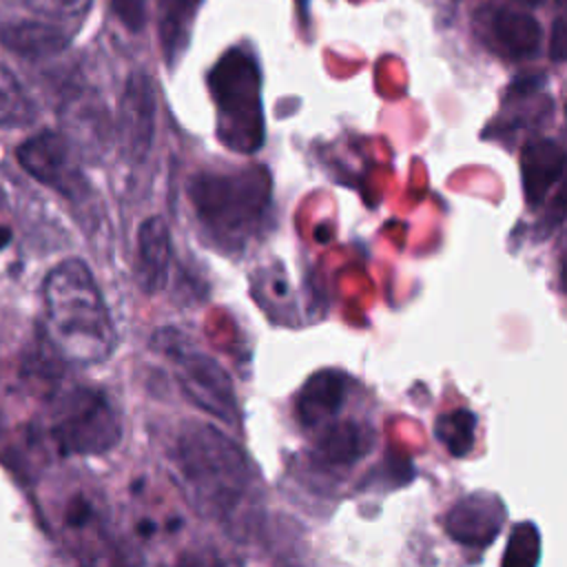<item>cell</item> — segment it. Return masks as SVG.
Listing matches in <instances>:
<instances>
[{
    "mask_svg": "<svg viewBox=\"0 0 567 567\" xmlns=\"http://www.w3.org/2000/svg\"><path fill=\"white\" fill-rule=\"evenodd\" d=\"M42 295L47 334L64 361L91 365L109 359L115 330L97 281L82 259L71 257L53 266L44 277Z\"/></svg>",
    "mask_w": 567,
    "mask_h": 567,
    "instance_id": "obj_1",
    "label": "cell"
},
{
    "mask_svg": "<svg viewBox=\"0 0 567 567\" xmlns=\"http://www.w3.org/2000/svg\"><path fill=\"white\" fill-rule=\"evenodd\" d=\"M175 467L195 507L210 518L228 520L250 492V465L241 447L221 430L186 421L175 439Z\"/></svg>",
    "mask_w": 567,
    "mask_h": 567,
    "instance_id": "obj_2",
    "label": "cell"
},
{
    "mask_svg": "<svg viewBox=\"0 0 567 567\" xmlns=\"http://www.w3.org/2000/svg\"><path fill=\"white\" fill-rule=\"evenodd\" d=\"M186 193L208 241L219 250H239L268 213L270 177L264 166L202 171L188 179Z\"/></svg>",
    "mask_w": 567,
    "mask_h": 567,
    "instance_id": "obj_3",
    "label": "cell"
},
{
    "mask_svg": "<svg viewBox=\"0 0 567 567\" xmlns=\"http://www.w3.org/2000/svg\"><path fill=\"white\" fill-rule=\"evenodd\" d=\"M217 109L219 142L241 155L264 146L266 120L261 106V75L255 58L244 49H228L208 73Z\"/></svg>",
    "mask_w": 567,
    "mask_h": 567,
    "instance_id": "obj_4",
    "label": "cell"
},
{
    "mask_svg": "<svg viewBox=\"0 0 567 567\" xmlns=\"http://www.w3.org/2000/svg\"><path fill=\"white\" fill-rule=\"evenodd\" d=\"M49 434L62 456H97L120 443L122 421L102 390L73 388L55 401Z\"/></svg>",
    "mask_w": 567,
    "mask_h": 567,
    "instance_id": "obj_5",
    "label": "cell"
},
{
    "mask_svg": "<svg viewBox=\"0 0 567 567\" xmlns=\"http://www.w3.org/2000/svg\"><path fill=\"white\" fill-rule=\"evenodd\" d=\"M153 346L173 363L177 383L190 403L228 425L239 421V403L233 381L217 359L195 348L173 328L157 330Z\"/></svg>",
    "mask_w": 567,
    "mask_h": 567,
    "instance_id": "obj_6",
    "label": "cell"
},
{
    "mask_svg": "<svg viewBox=\"0 0 567 567\" xmlns=\"http://www.w3.org/2000/svg\"><path fill=\"white\" fill-rule=\"evenodd\" d=\"M16 157L33 179L69 199L82 197L86 190V179L75 162L71 142L58 131H40L27 137L18 146Z\"/></svg>",
    "mask_w": 567,
    "mask_h": 567,
    "instance_id": "obj_7",
    "label": "cell"
},
{
    "mask_svg": "<svg viewBox=\"0 0 567 567\" xmlns=\"http://www.w3.org/2000/svg\"><path fill=\"white\" fill-rule=\"evenodd\" d=\"M155 137V91L146 73L128 78L120 100V140L131 162H142Z\"/></svg>",
    "mask_w": 567,
    "mask_h": 567,
    "instance_id": "obj_8",
    "label": "cell"
},
{
    "mask_svg": "<svg viewBox=\"0 0 567 567\" xmlns=\"http://www.w3.org/2000/svg\"><path fill=\"white\" fill-rule=\"evenodd\" d=\"M505 507L496 496L472 494L454 503L445 514V532L465 547H487L503 527Z\"/></svg>",
    "mask_w": 567,
    "mask_h": 567,
    "instance_id": "obj_9",
    "label": "cell"
},
{
    "mask_svg": "<svg viewBox=\"0 0 567 567\" xmlns=\"http://www.w3.org/2000/svg\"><path fill=\"white\" fill-rule=\"evenodd\" d=\"M348 396V377L339 370H319L306 379L295 401V416L301 427L317 432L334 421Z\"/></svg>",
    "mask_w": 567,
    "mask_h": 567,
    "instance_id": "obj_10",
    "label": "cell"
},
{
    "mask_svg": "<svg viewBox=\"0 0 567 567\" xmlns=\"http://www.w3.org/2000/svg\"><path fill=\"white\" fill-rule=\"evenodd\" d=\"M374 432L370 425L352 419H334L317 430L315 461L328 467H346L363 458L374 445Z\"/></svg>",
    "mask_w": 567,
    "mask_h": 567,
    "instance_id": "obj_11",
    "label": "cell"
},
{
    "mask_svg": "<svg viewBox=\"0 0 567 567\" xmlns=\"http://www.w3.org/2000/svg\"><path fill=\"white\" fill-rule=\"evenodd\" d=\"M565 151L554 140H534L523 146L520 173L529 206H540L554 186L563 182Z\"/></svg>",
    "mask_w": 567,
    "mask_h": 567,
    "instance_id": "obj_12",
    "label": "cell"
},
{
    "mask_svg": "<svg viewBox=\"0 0 567 567\" xmlns=\"http://www.w3.org/2000/svg\"><path fill=\"white\" fill-rule=\"evenodd\" d=\"M171 270V235L162 217H148L137 230V284L146 295L166 286Z\"/></svg>",
    "mask_w": 567,
    "mask_h": 567,
    "instance_id": "obj_13",
    "label": "cell"
},
{
    "mask_svg": "<svg viewBox=\"0 0 567 567\" xmlns=\"http://www.w3.org/2000/svg\"><path fill=\"white\" fill-rule=\"evenodd\" d=\"M0 42L22 58H49L69 47L71 33L60 22L9 20L0 24Z\"/></svg>",
    "mask_w": 567,
    "mask_h": 567,
    "instance_id": "obj_14",
    "label": "cell"
},
{
    "mask_svg": "<svg viewBox=\"0 0 567 567\" xmlns=\"http://www.w3.org/2000/svg\"><path fill=\"white\" fill-rule=\"evenodd\" d=\"M489 31L498 42V51L514 60L536 55L543 35L534 16L514 9H496L489 20Z\"/></svg>",
    "mask_w": 567,
    "mask_h": 567,
    "instance_id": "obj_15",
    "label": "cell"
},
{
    "mask_svg": "<svg viewBox=\"0 0 567 567\" xmlns=\"http://www.w3.org/2000/svg\"><path fill=\"white\" fill-rule=\"evenodd\" d=\"M199 0H159V42L168 66L188 44L190 22Z\"/></svg>",
    "mask_w": 567,
    "mask_h": 567,
    "instance_id": "obj_16",
    "label": "cell"
},
{
    "mask_svg": "<svg viewBox=\"0 0 567 567\" xmlns=\"http://www.w3.org/2000/svg\"><path fill=\"white\" fill-rule=\"evenodd\" d=\"M434 434L452 456H467L476 441V416L465 408L443 412L436 419Z\"/></svg>",
    "mask_w": 567,
    "mask_h": 567,
    "instance_id": "obj_17",
    "label": "cell"
},
{
    "mask_svg": "<svg viewBox=\"0 0 567 567\" xmlns=\"http://www.w3.org/2000/svg\"><path fill=\"white\" fill-rule=\"evenodd\" d=\"M35 106L20 80L0 64V126H24L33 122Z\"/></svg>",
    "mask_w": 567,
    "mask_h": 567,
    "instance_id": "obj_18",
    "label": "cell"
},
{
    "mask_svg": "<svg viewBox=\"0 0 567 567\" xmlns=\"http://www.w3.org/2000/svg\"><path fill=\"white\" fill-rule=\"evenodd\" d=\"M60 516H62L64 529L71 534H86L95 529L100 520L97 505L93 503V498H89L82 492H75L64 501Z\"/></svg>",
    "mask_w": 567,
    "mask_h": 567,
    "instance_id": "obj_19",
    "label": "cell"
},
{
    "mask_svg": "<svg viewBox=\"0 0 567 567\" xmlns=\"http://www.w3.org/2000/svg\"><path fill=\"white\" fill-rule=\"evenodd\" d=\"M35 13H42L55 22H78L86 16L93 0H24Z\"/></svg>",
    "mask_w": 567,
    "mask_h": 567,
    "instance_id": "obj_20",
    "label": "cell"
},
{
    "mask_svg": "<svg viewBox=\"0 0 567 567\" xmlns=\"http://www.w3.org/2000/svg\"><path fill=\"white\" fill-rule=\"evenodd\" d=\"M117 20L133 33L142 31L146 24V0H111Z\"/></svg>",
    "mask_w": 567,
    "mask_h": 567,
    "instance_id": "obj_21",
    "label": "cell"
},
{
    "mask_svg": "<svg viewBox=\"0 0 567 567\" xmlns=\"http://www.w3.org/2000/svg\"><path fill=\"white\" fill-rule=\"evenodd\" d=\"M567 55V22L563 16H558L551 24L549 33V58L551 62H563Z\"/></svg>",
    "mask_w": 567,
    "mask_h": 567,
    "instance_id": "obj_22",
    "label": "cell"
},
{
    "mask_svg": "<svg viewBox=\"0 0 567 567\" xmlns=\"http://www.w3.org/2000/svg\"><path fill=\"white\" fill-rule=\"evenodd\" d=\"M9 241H11V230L4 228V226H0V250H2Z\"/></svg>",
    "mask_w": 567,
    "mask_h": 567,
    "instance_id": "obj_23",
    "label": "cell"
},
{
    "mask_svg": "<svg viewBox=\"0 0 567 567\" xmlns=\"http://www.w3.org/2000/svg\"><path fill=\"white\" fill-rule=\"evenodd\" d=\"M518 2H523V4H538V2H543V0H518Z\"/></svg>",
    "mask_w": 567,
    "mask_h": 567,
    "instance_id": "obj_24",
    "label": "cell"
},
{
    "mask_svg": "<svg viewBox=\"0 0 567 567\" xmlns=\"http://www.w3.org/2000/svg\"><path fill=\"white\" fill-rule=\"evenodd\" d=\"M2 206H4V190L0 188V208H2Z\"/></svg>",
    "mask_w": 567,
    "mask_h": 567,
    "instance_id": "obj_25",
    "label": "cell"
}]
</instances>
